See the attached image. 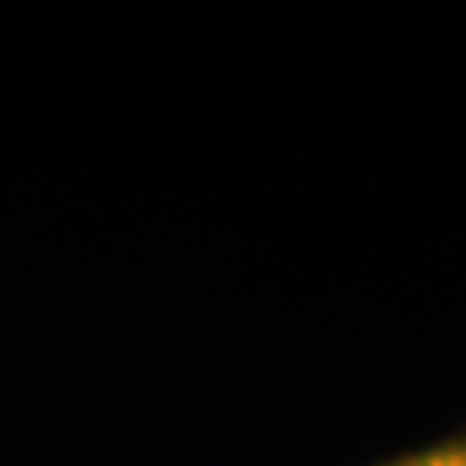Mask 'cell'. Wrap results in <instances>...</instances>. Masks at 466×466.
<instances>
[{
	"instance_id": "cell-1",
	"label": "cell",
	"mask_w": 466,
	"mask_h": 466,
	"mask_svg": "<svg viewBox=\"0 0 466 466\" xmlns=\"http://www.w3.org/2000/svg\"><path fill=\"white\" fill-rule=\"evenodd\" d=\"M394 466H466V442H452V446L418 452V456H408V460H400Z\"/></svg>"
}]
</instances>
